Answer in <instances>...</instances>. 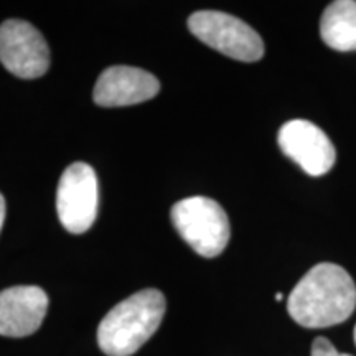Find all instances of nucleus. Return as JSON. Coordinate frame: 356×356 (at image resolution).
Masks as SVG:
<instances>
[{
  "mask_svg": "<svg viewBox=\"0 0 356 356\" xmlns=\"http://www.w3.org/2000/svg\"><path fill=\"white\" fill-rule=\"evenodd\" d=\"M356 286L343 267L320 262L299 280L287 300L289 315L305 328H327L351 317Z\"/></svg>",
  "mask_w": 356,
  "mask_h": 356,
  "instance_id": "1",
  "label": "nucleus"
},
{
  "mask_svg": "<svg viewBox=\"0 0 356 356\" xmlns=\"http://www.w3.org/2000/svg\"><path fill=\"white\" fill-rule=\"evenodd\" d=\"M165 315V297L145 289L108 312L97 328V345L108 356H131L157 332Z\"/></svg>",
  "mask_w": 356,
  "mask_h": 356,
  "instance_id": "2",
  "label": "nucleus"
},
{
  "mask_svg": "<svg viewBox=\"0 0 356 356\" xmlns=\"http://www.w3.org/2000/svg\"><path fill=\"white\" fill-rule=\"evenodd\" d=\"M172 222L181 239L203 257H216L229 241L231 226L226 211L215 200L191 197L173 204Z\"/></svg>",
  "mask_w": 356,
  "mask_h": 356,
  "instance_id": "3",
  "label": "nucleus"
},
{
  "mask_svg": "<svg viewBox=\"0 0 356 356\" xmlns=\"http://www.w3.org/2000/svg\"><path fill=\"white\" fill-rule=\"evenodd\" d=\"M188 29L200 42L233 60L254 63L264 56V43L259 33L229 13L195 12L188 19Z\"/></svg>",
  "mask_w": 356,
  "mask_h": 356,
  "instance_id": "4",
  "label": "nucleus"
},
{
  "mask_svg": "<svg viewBox=\"0 0 356 356\" xmlns=\"http://www.w3.org/2000/svg\"><path fill=\"white\" fill-rule=\"evenodd\" d=\"M99 207L97 177L88 163L76 162L63 172L56 191V210L61 225L73 234L91 228Z\"/></svg>",
  "mask_w": 356,
  "mask_h": 356,
  "instance_id": "5",
  "label": "nucleus"
},
{
  "mask_svg": "<svg viewBox=\"0 0 356 356\" xmlns=\"http://www.w3.org/2000/svg\"><path fill=\"white\" fill-rule=\"evenodd\" d=\"M0 61L15 76L35 79L50 66V48L32 24L10 19L0 25Z\"/></svg>",
  "mask_w": 356,
  "mask_h": 356,
  "instance_id": "6",
  "label": "nucleus"
},
{
  "mask_svg": "<svg viewBox=\"0 0 356 356\" xmlns=\"http://www.w3.org/2000/svg\"><path fill=\"white\" fill-rule=\"evenodd\" d=\"M277 142L280 150L310 177H322L335 165V147L314 122L304 119L286 122L280 127Z\"/></svg>",
  "mask_w": 356,
  "mask_h": 356,
  "instance_id": "7",
  "label": "nucleus"
},
{
  "mask_svg": "<svg viewBox=\"0 0 356 356\" xmlns=\"http://www.w3.org/2000/svg\"><path fill=\"white\" fill-rule=\"evenodd\" d=\"M160 83L154 74L134 66H111L97 78L92 97L102 108L139 104L159 95Z\"/></svg>",
  "mask_w": 356,
  "mask_h": 356,
  "instance_id": "8",
  "label": "nucleus"
},
{
  "mask_svg": "<svg viewBox=\"0 0 356 356\" xmlns=\"http://www.w3.org/2000/svg\"><path fill=\"white\" fill-rule=\"evenodd\" d=\"M48 296L37 286H17L0 292V335L29 337L42 325Z\"/></svg>",
  "mask_w": 356,
  "mask_h": 356,
  "instance_id": "9",
  "label": "nucleus"
},
{
  "mask_svg": "<svg viewBox=\"0 0 356 356\" xmlns=\"http://www.w3.org/2000/svg\"><path fill=\"white\" fill-rule=\"evenodd\" d=\"M325 44L337 51H356V2L337 0L325 8L320 20Z\"/></svg>",
  "mask_w": 356,
  "mask_h": 356,
  "instance_id": "10",
  "label": "nucleus"
},
{
  "mask_svg": "<svg viewBox=\"0 0 356 356\" xmlns=\"http://www.w3.org/2000/svg\"><path fill=\"white\" fill-rule=\"evenodd\" d=\"M312 356H351V355L338 353L330 340H327V338L323 337H318L315 338L314 343H312Z\"/></svg>",
  "mask_w": 356,
  "mask_h": 356,
  "instance_id": "11",
  "label": "nucleus"
},
{
  "mask_svg": "<svg viewBox=\"0 0 356 356\" xmlns=\"http://www.w3.org/2000/svg\"><path fill=\"white\" fill-rule=\"evenodd\" d=\"M3 220H6V200L0 195V229L3 226Z\"/></svg>",
  "mask_w": 356,
  "mask_h": 356,
  "instance_id": "12",
  "label": "nucleus"
},
{
  "mask_svg": "<svg viewBox=\"0 0 356 356\" xmlns=\"http://www.w3.org/2000/svg\"><path fill=\"white\" fill-rule=\"evenodd\" d=\"M275 300H277V302H280V300H282V293H277V296H275Z\"/></svg>",
  "mask_w": 356,
  "mask_h": 356,
  "instance_id": "13",
  "label": "nucleus"
},
{
  "mask_svg": "<svg viewBox=\"0 0 356 356\" xmlns=\"http://www.w3.org/2000/svg\"><path fill=\"white\" fill-rule=\"evenodd\" d=\"M353 338H355V345H356V327H355V332H353Z\"/></svg>",
  "mask_w": 356,
  "mask_h": 356,
  "instance_id": "14",
  "label": "nucleus"
}]
</instances>
